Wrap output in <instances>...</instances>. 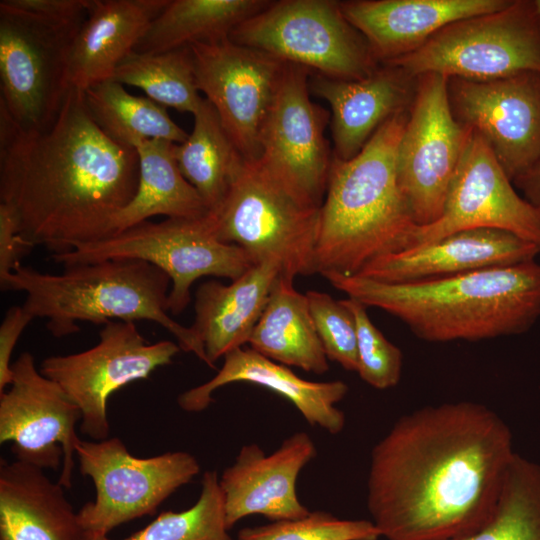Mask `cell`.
I'll list each match as a JSON object with an SVG mask.
<instances>
[{"instance_id": "obj_1", "label": "cell", "mask_w": 540, "mask_h": 540, "mask_svg": "<svg viewBox=\"0 0 540 540\" xmlns=\"http://www.w3.org/2000/svg\"><path fill=\"white\" fill-rule=\"evenodd\" d=\"M512 432L469 401L400 417L374 446L367 482L373 523L388 540H454L491 519L515 456Z\"/></svg>"}, {"instance_id": "obj_2", "label": "cell", "mask_w": 540, "mask_h": 540, "mask_svg": "<svg viewBox=\"0 0 540 540\" xmlns=\"http://www.w3.org/2000/svg\"><path fill=\"white\" fill-rule=\"evenodd\" d=\"M139 157L92 119L84 91L70 87L54 123L27 131L0 109V203L19 234L52 254L107 238L134 197Z\"/></svg>"}, {"instance_id": "obj_3", "label": "cell", "mask_w": 540, "mask_h": 540, "mask_svg": "<svg viewBox=\"0 0 540 540\" xmlns=\"http://www.w3.org/2000/svg\"><path fill=\"white\" fill-rule=\"evenodd\" d=\"M323 276L349 298L388 312L428 342L519 335L540 317L536 260L406 283L335 273Z\"/></svg>"}, {"instance_id": "obj_4", "label": "cell", "mask_w": 540, "mask_h": 540, "mask_svg": "<svg viewBox=\"0 0 540 540\" xmlns=\"http://www.w3.org/2000/svg\"><path fill=\"white\" fill-rule=\"evenodd\" d=\"M408 114L384 122L355 157H333L320 208L315 273L357 275L373 260L413 246L418 226L397 173Z\"/></svg>"}, {"instance_id": "obj_5", "label": "cell", "mask_w": 540, "mask_h": 540, "mask_svg": "<svg viewBox=\"0 0 540 540\" xmlns=\"http://www.w3.org/2000/svg\"><path fill=\"white\" fill-rule=\"evenodd\" d=\"M169 276L158 267L136 259H110L64 267L61 274L42 273L18 265L0 278L3 291L26 294L24 308L47 320L55 337L79 331L77 322L149 320L167 329L181 350L204 362L203 348L191 327L168 314Z\"/></svg>"}, {"instance_id": "obj_6", "label": "cell", "mask_w": 540, "mask_h": 540, "mask_svg": "<svg viewBox=\"0 0 540 540\" xmlns=\"http://www.w3.org/2000/svg\"><path fill=\"white\" fill-rule=\"evenodd\" d=\"M320 208L300 200L258 160H245L207 217L220 241L242 248L254 264L278 262L281 274L294 279L315 273Z\"/></svg>"}, {"instance_id": "obj_7", "label": "cell", "mask_w": 540, "mask_h": 540, "mask_svg": "<svg viewBox=\"0 0 540 540\" xmlns=\"http://www.w3.org/2000/svg\"><path fill=\"white\" fill-rule=\"evenodd\" d=\"M85 17L50 18L0 2V109L20 128L43 131L56 120Z\"/></svg>"}, {"instance_id": "obj_8", "label": "cell", "mask_w": 540, "mask_h": 540, "mask_svg": "<svg viewBox=\"0 0 540 540\" xmlns=\"http://www.w3.org/2000/svg\"><path fill=\"white\" fill-rule=\"evenodd\" d=\"M51 258L64 267L110 259L148 262L170 278L168 311L174 315L190 303L197 279L213 276L232 281L254 265L242 248L216 237L208 217L147 220L107 238L78 244L71 251L51 254Z\"/></svg>"}, {"instance_id": "obj_9", "label": "cell", "mask_w": 540, "mask_h": 540, "mask_svg": "<svg viewBox=\"0 0 540 540\" xmlns=\"http://www.w3.org/2000/svg\"><path fill=\"white\" fill-rule=\"evenodd\" d=\"M384 64L413 78L434 73L485 81L540 73V13L535 1L511 0L498 11L448 24L417 50Z\"/></svg>"}, {"instance_id": "obj_10", "label": "cell", "mask_w": 540, "mask_h": 540, "mask_svg": "<svg viewBox=\"0 0 540 540\" xmlns=\"http://www.w3.org/2000/svg\"><path fill=\"white\" fill-rule=\"evenodd\" d=\"M229 39L332 79L360 80L380 65L339 1H271Z\"/></svg>"}, {"instance_id": "obj_11", "label": "cell", "mask_w": 540, "mask_h": 540, "mask_svg": "<svg viewBox=\"0 0 540 540\" xmlns=\"http://www.w3.org/2000/svg\"><path fill=\"white\" fill-rule=\"evenodd\" d=\"M80 472L91 478L96 497L78 511L83 528L107 535L119 525L153 514L177 489L200 471L197 459L185 451L139 458L118 437L79 441Z\"/></svg>"}, {"instance_id": "obj_12", "label": "cell", "mask_w": 540, "mask_h": 540, "mask_svg": "<svg viewBox=\"0 0 540 540\" xmlns=\"http://www.w3.org/2000/svg\"><path fill=\"white\" fill-rule=\"evenodd\" d=\"M180 351V346L169 340L148 343L134 322L109 321L100 330L95 346L74 354L49 356L42 360L39 370L79 408L80 431L101 441L109 438L110 396L171 364Z\"/></svg>"}, {"instance_id": "obj_13", "label": "cell", "mask_w": 540, "mask_h": 540, "mask_svg": "<svg viewBox=\"0 0 540 540\" xmlns=\"http://www.w3.org/2000/svg\"><path fill=\"white\" fill-rule=\"evenodd\" d=\"M472 132L453 115L448 78L434 73L418 76L397 155L399 184L417 226L441 216Z\"/></svg>"}, {"instance_id": "obj_14", "label": "cell", "mask_w": 540, "mask_h": 540, "mask_svg": "<svg viewBox=\"0 0 540 540\" xmlns=\"http://www.w3.org/2000/svg\"><path fill=\"white\" fill-rule=\"evenodd\" d=\"M305 67L285 63L260 134L258 161L304 203L322 206L333 154L328 111L310 99Z\"/></svg>"}, {"instance_id": "obj_15", "label": "cell", "mask_w": 540, "mask_h": 540, "mask_svg": "<svg viewBox=\"0 0 540 540\" xmlns=\"http://www.w3.org/2000/svg\"><path fill=\"white\" fill-rule=\"evenodd\" d=\"M11 369L12 382L0 393V443L11 442L17 460L41 469L61 465L58 483L71 488L79 408L36 368L30 352L20 354Z\"/></svg>"}, {"instance_id": "obj_16", "label": "cell", "mask_w": 540, "mask_h": 540, "mask_svg": "<svg viewBox=\"0 0 540 540\" xmlns=\"http://www.w3.org/2000/svg\"><path fill=\"white\" fill-rule=\"evenodd\" d=\"M199 92L214 107L246 160H258L260 134L285 62L224 38L190 45Z\"/></svg>"}, {"instance_id": "obj_17", "label": "cell", "mask_w": 540, "mask_h": 540, "mask_svg": "<svg viewBox=\"0 0 540 540\" xmlns=\"http://www.w3.org/2000/svg\"><path fill=\"white\" fill-rule=\"evenodd\" d=\"M489 144L473 130L453 176L441 216L418 226L413 247L473 228L511 232L540 249V216L520 196Z\"/></svg>"}, {"instance_id": "obj_18", "label": "cell", "mask_w": 540, "mask_h": 540, "mask_svg": "<svg viewBox=\"0 0 540 540\" xmlns=\"http://www.w3.org/2000/svg\"><path fill=\"white\" fill-rule=\"evenodd\" d=\"M454 117L479 133L513 181L540 157V73L494 80L448 78Z\"/></svg>"}, {"instance_id": "obj_19", "label": "cell", "mask_w": 540, "mask_h": 540, "mask_svg": "<svg viewBox=\"0 0 540 540\" xmlns=\"http://www.w3.org/2000/svg\"><path fill=\"white\" fill-rule=\"evenodd\" d=\"M316 454L311 437L301 431L270 455L255 443L242 446L234 463L219 477L228 529L253 514L273 522L306 516L310 511L297 497L296 481Z\"/></svg>"}, {"instance_id": "obj_20", "label": "cell", "mask_w": 540, "mask_h": 540, "mask_svg": "<svg viewBox=\"0 0 540 540\" xmlns=\"http://www.w3.org/2000/svg\"><path fill=\"white\" fill-rule=\"evenodd\" d=\"M540 249L505 230L473 228L434 242L379 257L357 276L406 283L466 274L535 260Z\"/></svg>"}, {"instance_id": "obj_21", "label": "cell", "mask_w": 540, "mask_h": 540, "mask_svg": "<svg viewBox=\"0 0 540 540\" xmlns=\"http://www.w3.org/2000/svg\"><path fill=\"white\" fill-rule=\"evenodd\" d=\"M310 91L330 106L333 157L349 160L377 129L395 114L409 110L416 78L392 64H380L360 80H338L313 74Z\"/></svg>"}, {"instance_id": "obj_22", "label": "cell", "mask_w": 540, "mask_h": 540, "mask_svg": "<svg viewBox=\"0 0 540 540\" xmlns=\"http://www.w3.org/2000/svg\"><path fill=\"white\" fill-rule=\"evenodd\" d=\"M511 0H353L340 2L379 64L405 56L450 23L491 13Z\"/></svg>"}, {"instance_id": "obj_23", "label": "cell", "mask_w": 540, "mask_h": 540, "mask_svg": "<svg viewBox=\"0 0 540 540\" xmlns=\"http://www.w3.org/2000/svg\"><path fill=\"white\" fill-rule=\"evenodd\" d=\"M223 358V366L212 379L179 395L177 402L181 409L203 411L212 402V394L218 388L244 382L262 386L289 400L312 426H319L331 434L343 430L345 415L336 407L348 392L343 381L312 382L302 379L285 365L250 347L236 348Z\"/></svg>"}, {"instance_id": "obj_24", "label": "cell", "mask_w": 540, "mask_h": 540, "mask_svg": "<svg viewBox=\"0 0 540 540\" xmlns=\"http://www.w3.org/2000/svg\"><path fill=\"white\" fill-rule=\"evenodd\" d=\"M281 272L278 262L265 261L254 264L228 285L209 280L198 287L190 327L208 366L215 367L220 357L249 342Z\"/></svg>"}, {"instance_id": "obj_25", "label": "cell", "mask_w": 540, "mask_h": 540, "mask_svg": "<svg viewBox=\"0 0 540 540\" xmlns=\"http://www.w3.org/2000/svg\"><path fill=\"white\" fill-rule=\"evenodd\" d=\"M169 0H92L75 37L68 66L80 90L112 79Z\"/></svg>"}, {"instance_id": "obj_26", "label": "cell", "mask_w": 540, "mask_h": 540, "mask_svg": "<svg viewBox=\"0 0 540 540\" xmlns=\"http://www.w3.org/2000/svg\"><path fill=\"white\" fill-rule=\"evenodd\" d=\"M64 487L32 464L1 459L0 540H87Z\"/></svg>"}, {"instance_id": "obj_27", "label": "cell", "mask_w": 540, "mask_h": 540, "mask_svg": "<svg viewBox=\"0 0 540 540\" xmlns=\"http://www.w3.org/2000/svg\"><path fill=\"white\" fill-rule=\"evenodd\" d=\"M294 279L279 274L248 344L259 354L285 366L323 374L329 363L315 329L305 294Z\"/></svg>"}, {"instance_id": "obj_28", "label": "cell", "mask_w": 540, "mask_h": 540, "mask_svg": "<svg viewBox=\"0 0 540 540\" xmlns=\"http://www.w3.org/2000/svg\"><path fill=\"white\" fill-rule=\"evenodd\" d=\"M174 144L152 139L135 147L139 157L137 190L115 218L110 236L153 216L178 219H202L208 216L209 211L201 196L178 167Z\"/></svg>"}, {"instance_id": "obj_29", "label": "cell", "mask_w": 540, "mask_h": 540, "mask_svg": "<svg viewBox=\"0 0 540 540\" xmlns=\"http://www.w3.org/2000/svg\"><path fill=\"white\" fill-rule=\"evenodd\" d=\"M270 3L266 0H169L134 52L156 54L229 38L238 25Z\"/></svg>"}, {"instance_id": "obj_30", "label": "cell", "mask_w": 540, "mask_h": 540, "mask_svg": "<svg viewBox=\"0 0 540 540\" xmlns=\"http://www.w3.org/2000/svg\"><path fill=\"white\" fill-rule=\"evenodd\" d=\"M187 139L174 144V156L186 180L197 190L209 214L222 204L246 160L225 131L214 107L202 97Z\"/></svg>"}, {"instance_id": "obj_31", "label": "cell", "mask_w": 540, "mask_h": 540, "mask_svg": "<svg viewBox=\"0 0 540 540\" xmlns=\"http://www.w3.org/2000/svg\"><path fill=\"white\" fill-rule=\"evenodd\" d=\"M87 109L100 129L115 142L134 148L160 139L175 144L188 134L169 116L165 106L148 97L134 96L109 79L84 90Z\"/></svg>"}, {"instance_id": "obj_32", "label": "cell", "mask_w": 540, "mask_h": 540, "mask_svg": "<svg viewBox=\"0 0 540 540\" xmlns=\"http://www.w3.org/2000/svg\"><path fill=\"white\" fill-rule=\"evenodd\" d=\"M112 79L137 87L148 98L179 112L193 114L202 99L190 46L156 54L132 52L116 68Z\"/></svg>"}, {"instance_id": "obj_33", "label": "cell", "mask_w": 540, "mask_h": 540, "mask_svg": "<svg viewBox=\"0 0 540 540\" xmlns=\"http://www.w3.org/2000/svg\"><path fill=\"white\" fill-rule=\"evenodd\" d=\"M454 540H540V465L516 453L491 519Z\"/></svg>"}, {"instance_id": "obj_34", "label": "cell", "mask_w": 540, "mask_h": 540, "mask_svg": "<svg viewBox=\"0 0 540 540\" xmlns=\"http://www.w3.org/2000/svg\"><path fill=\"white\" fill-rule=\"evenodd\" d=\"M228 530L218 473L208 470L202 477L199 498L190 508L163 512L141 530L120 540H233ZM87 540L113 539L88 533Z\"/></svg>"}, {"instance_id": "obj_35", "label": "cell", "mask_w": 540, "mask_h": 540, "mask_svg": "<svg viewBox=\"0 0 540 540\" xmlns=\"http://www.w3.org/2000/svg\"><path fill=\"white\" fill-rule=\"evenodd\" d=\"M381 536L372 521L339 519L314 511L298 519L243 528L238 540H378Z\"/></svg>"}, {"instance_id": "obj_36", "label": "cell", "mask_w": 540, "mask_h": 540, "mask_svg": "<svg viewBox=\"0 0 540 540\" xmlns=\"http://www.w3.org/2000/svg\"><path fill=\"white\" fill-rule=\"evenodd\" d=\"M353 314L357 333V373L376 389H388L398 384L403 364L401 350L391 343L372 323L367 306L360 301L342 300Z\"/></svg>"}, {"instance_id": "obj_37", "label": "cell", "mask_w": 540, "mask_h": 540, "mask_svg": "<svg viewBox=\"0 0 540 540\" xmlns=\"http://www.w3.org/2000/svg\"><path fill=\"white\" fill-rule=\"evenodd\" d=\"M309 311L328 360L357 371V333L352 312L342 300L315 290L305 293Z\"/></svg>"}, {"instance_id": "obj_38", "label": "cell", "mask_w": 540, "mask_h": 540, "mask_svg": "<svg viewBox=\"0 0 540 540\" xmlns=\"http://www.w3.org/2000/svg\"><path fill=\"white\" fill-rule=\"evenodd\" d=\"M33 319L23 305L13 306L7 310L0 325V393L12 382V353L23 330Z\"/></svg>"}, {"instance_id": "obj_39", "label": "cell", "mask_w": 540, "mask_h": 540, "mask_svg": "<svg viewBox=\"0 0 540 540\" xmlns=\"http://www.w3.org/2000/svg\"><path fill=\"white\" fill-rule=\"evenodd\" d=\"M33 247L19 234L12 209L0 203V278L12 273Z\"/></svg>"}, {"instance_id": "obj_40", "label": "cell", "mask_w": 540, "mask_h": 540, "mask_svg": "<svg viewBox=\"0 0 540 540\" xmlns=\"http://www.w3.org/2000/svg\"><path fill=\"white\" fill-rule=\"evenodd\" d=\"M4 4L25 12L72 19L86 16L92 0H2Z\"/></svg>"}, {"instance_id": "obj_41", "label": "cell", "mask_w": 540, "mask_h": 540, "mask_svg": "<svg viewBox=\"0 0 540 540\" xmlns=\"http://www.w3.org/2000/svg\"><path fill=\"white\" fill-rule=\"evenodd\" d=\"M512 182L540 216V157Z\"/></svg>"}, {"instance_id": "obj_42", "label": "cell", "mask_w": 540, "mask_h": 540, "mask_svg": "<svg viewBox=\"0 0 540 540\" xmlns=\"http://www.w3.org/2000/svg\"><path fill=\"white\" fill-rule=\"evenodd\" d=\"M535 3H536V6L538 8V11L540 13V0H536Z\"/></svg>"}]
</instances>
